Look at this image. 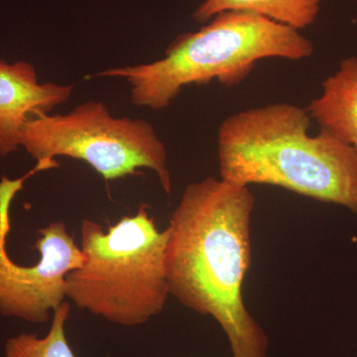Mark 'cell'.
Returning a JSON list of instances; mask_svg holds the SVG:
<instances>
[{"label":"cell","mask_w":357,"mask_h":357,"mask_svg":"<svg viewBox=\"0 0 357 357\" xmlns=\"http://www.w3.org/2000/svg\"><path fill=\"white\" fill-rule=\"evenodd\" d=\"M70 311L69 303H63L54 312L50 330L44 337L22 333L9 337L4 345V357H77L66 335Z\"/></svg>","instance_id":"cell-10"},{"label":"cell","mask_w":357,"mask_h":357,"mask_svg":"<svg viewBox=\"0 0 357 357\" xmlns=\"http://www.w3.org/2000/svg\"><path fill=\"white\" fill-rule=\"evenodd\" d=\"M20 147L52 168L57 157L81 160L107 181L150 169L166 194L172 191L166 146L152 124L112 116L102 102L82 103L67 114L35 112L21 130Z\"/></svg>","instance_id":"cell-5"},{"label":"cell","mask_w":357,"mask_h":357,"mask_svg":"<svg viewBox=\"0 0 357 357\" xmlns=\"http://www.w3.org/2000/svg\"><path fill=\"white\" fill-rule=\"evenodd\" d=\"M312 121L287 102L230 115L218 128L220 178L283 188L357 215V152L321 129L311 135Z\"/></svg>","instance_id":"cell-2"},{"label":"cell","mask_w":357,"mask_h":357,"mask_svg":"<svg viewBox=\"0 0 357 357\" xmlns=\"http://www.w3.org/2000/svg\"><path fill=\"white\" fill-rule=\"evenodd\" d=\"M311 40L289 26L243 11H225L196 32L180 35L165 57L155 62L109 69L98 77H121L131 86V102L153 110L166 109L183 88L217 79L241 84L263 59L301 61L312 57Z\"/></svg>","instance_id":"cell-3"},{"label":"cell","mask_w":357,"mask_h":357,"mask_svg":"<svg viewBox=\"0 0 357 357\" xmlns=\"http://www.w3.org/2000/svg\"><path fill=\"white\" fill-rule=\"evenodd\" d=\"M74 86L40 84L30 63L0 61V156L20 147L23 126L35 112H49L67 102Z\"/></svg>","instance_id":"cell-7"},{"label":"cell","mask_w":357,"mask_h":357,"mask_svg":"<svg viewBox=\"0 0 357 357\" xmlns=\"http://www.w3.org/2000/svg\"><path fill=\"white\" fill-rule=\"evenodd\" d=\"M321 130L357 152V56L344 59L321 83V93L307 107Z\"/></svg>","instance_id":"cell-8"},{"label":"cell","mask_w":357,"mask_h":357,"mask_svg":"<svg viewBox=\"0 0 357 357\" xmlns=\"http://www.w3.org/2000/svg\"><path fill=\"white\" fill-rule=\"evenodd\" d=\"M255 202L249 187L208 177L185 187L167 227L170 295L215 319L232 357H271L266 333L243 297Z\"/></svg>","instance_id":"cell-1"},{"label":"cell","mask_w":357,"mask_h":357,"mask_svg":"<svg viewBox=\"0 0 357 357\" xmlns=\"http://www.w3.org/2000/svg\"><path fill=\"white\" fill-rule=\"evenodd\" d=\"M24 177L0 181V314L31 324H44L66 302L68 274L81 267L84 255L63 222L37 230L33 248L40 260L30 266L14 262L7 251L11 202L22 189Z\"/></svg>","instance_id":"cell-6"},{"label":"cell","mask_w":357,"mask_h":357,"mask_svg":"<svg viewBox=\"0 0 357 357\" xmlns=\"http://www.w3.org/2000/svg\"><path fill=\"white\" fill-rule=\"evenodd\" d=\"M168 229L160 231L147 206L105 230L84 220V262L68 274L66 297L79 309L122 326L144 325L163 311Z\"/></svg>","instance_id":"cell-4"},{"label":"cell","mask_w":357,"mask_h":357,"mask_svg":"<svg viewBox=\"0 0 357 357\" xmlns=\"http://www.w3.org/2000/svg\"><path fill=\"white\" fill-rule=\"evenodd\" d=\"M324 0H204L192 17L199 23L208 22L225 11L257 14L294 29H306L314 24Z\"/></svg>","instance_id":"cell-9"}]
</instances>
